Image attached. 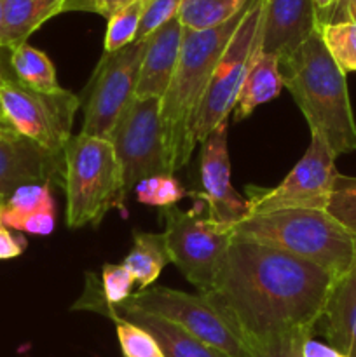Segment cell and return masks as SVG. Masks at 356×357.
<instances>
[{
    "label": "cell",
    "instance_id": "6da1fadb",
    "mask_svg": "<svg viewBox=\"0 0 356 357\" xmlns=\"http://www.w3.org/2000/svg\"><path fill=\"white\" fill-rule=\"evenodd\" d=\"M337 282L332 272L276 248L232 237L205 296L246 349L316 330Z\"/></svg>",
    "mask_w": 356,
    "mask_h": 357
},
{
    "label": "cell",
    "instance_id": "7a4b0ae2",
    "mask_svg": "<svg viewBox=\"0 0 356 357\" xmlns=\"http://www.w3.org/2000/svg\"><path fill=\"white\" fill-rule=\"evenodd\" d=\"M283 86L309 124L311 135L327 142L335 157L356 150V121L346 73L314 31L292 54L279 59Z\"/></svg>",
    "mask_w": 356,
    "mask_h": 357
},
{
    "label": "cell",
    "instance_id": "3957f363",
    "mask_svg": "<svg viewBox=\"0 0 356 357\" xmlns=\"http://www.w3.org/2000/svg\"><path fill=\"white\" fill-rule=\"evenodd\" d=\"M250 2L236 16L208 30L184 28L181 49L171 82L161 98V126L168 171L175 174L187 166L195 145L191 126L205 98L220 56L225 51L234 31L246 14Z\"/></svg>",
    "mask_w": 356,
    "mask_h": 357
},
{
    "label": "cell",
    "instance_id": "277c9868",
    "mask_svg": "<svg viewBox=\"0 0 356 357\" xmlns=\"http://www.w3.org/2000/svg\"><path fill=\"white\" fill-rule=\"evenodd\" d=\"M232 232L241 239L320 265L337 279L356 264V237L327 209H283L248 215L234 223Z\"/></svg>",
    "mask_w": 356,
    "mask_h": 357
},
{
    "label": "cell",
    "instance_id": "5b68a950",
    "mask_svg": "<svg viewBox=\"0 0 356 357\" xmlns=\"http://www.w3.org/2000/svg\"><path fill=\"white\" fill-rule=\"evenodd\" d=\"M66 225H100L110 209L124 208L128 195L115 150L108 139L77 135L63 150Z\"/></svg>",
    "mask_w": 356,
    "mask_h": 357
},
{
    "label": "cell",
    "instance_id": "8992f818",
    "mask_svg": "<svg viewBox=\"0 0 356 357\" xmlns=\"http://www.w3.org/2000/svg\"><path fill=\"white\" fill-rule=\"evenodd\" d=\"M265 7L267 0H251L243 21L220 56L205 98L192 121L191 136L194 145L205 142L216 126L229 119L230 112L236 107L251 61L262 49Z\"/></svg>",
    "mask_w": 356,
    "mask_h": 357
},
{
    "label": "cell",
    "instance_id": "52a82bcc",
    "mask_svg": "<svg viewBox=\"0 0 356 357\" xmlns=\"http://www.w3.org/2000/svg\"><path fill=\"white\" fill-rule=\"evenodd\" d=\"M0 103L6 121L17 135L61 155L72 138L73 119L80 107L77 94L66 89L54 94L37 93L6 72L0 80Z\"/></svg>",
    "mask_w": 356,
    "mask_h": 357
},
{
    "label": "cell",
    "instance_id": "ba28073f",
    "mask_svg": "<svg viewBox=\"0 0 356 357\" xmlns=\"http://www.w3.org/2000/svg\"><path fill=\"white\" fill-rule=\"evenodd\" d=\"M166 230L164 243L171 264L177 265L191 284L206 293L212 288L227 253L234 232L230 225L201 218L195 211L175 208L163 209Z\"/></svg>",
    "mask_w": 356,
    "mask_h": 357
},
{
    "label": "cell",
    "instance_id": "9c48e42d",
    "mask_svg": "<svg viewBox=\"0 0 356 357\" xmlns=\"http://www.w3.org/2000/svg\"><path fill=\"white\" fill-rule=\"evenodd\" d=\"M335 159L327 142L321 136L311 135L306 153L281 183L272 188L246 187L248 215L283 209H327L339 174Z\"/></svg>",
    "mask_w": 356,
    "mask_h": 357
},
{
    "label": "cell",
    "instance_id": "30bf717a",
    "mask_svg": "<svg viewBox=\"0 0 356 357\" xmlns=\"http://www.w3.org/2000/svg\"><path fill=\"white\" fill-rule=\"evenodd\" d=\"M145 49L147 40L133 42L101 56L84 107L82 135L110 139L119 119L135 98Z\"/></svg>",
    "mask_w": 356,
    "mask_h": 357
},
{
    "label": "cell",
    "instance_id": "8fae6325",
    "mask_svg": "<svg viewBox=\"0 0 356 357\" xmlns=\"http://www.w3.org/2000/svg\"><path fill=\"white\" fill-rule=\"evenodd\" d=\"M108 142L114 146L121 164L128 194L145 178L170 174L164 152L159 98H133Z\"/></svg>",
    "mask_w": 356,
    "mask_h": 357
},
{
    "label": "cell",
    "instance_id": "7c38bea8",
    "mask_svg": "<svg viewBox=\"0 0 356 357\" xmlns=\"http://www.w3.org/2000/svg\"><path fill=\"white\" fill-rule=\"evenodd\" d=\"M124 303L171 321L227 356L248 357L244 342L202 295H188L159 286L140 289Z\"/></svg>",
    "mask_w": 356,
    "mask_h": 357
},
{
    "label": "cell",
    "instance_id": "4fadbf2b",
    "mask_svg": "<svg viewBox=\"0 0 356 357\" xmlns=\"http://www.w3.org/2000/svg\"><path fill=\"white\" fill-rule=\"evenodd\" d=\"M73 309L91 310V312L107 316L112 321L122 319L135 324V326H140L147 333L152 335L154 340L159 344L161 351L166 357H230L225 352L205 344L198 337L185 331L184 328L177 326L171 321L164 319V317L140 310L136 307L128 305V303H121V305L115 307L107 305L98 295L93 275H87L86 289H84L82 296L77 300Z\"/></svg>",
    "mask_w": 356,
    "mask_h": 357
},
{
    "label": "cell",
    "instance_id": "5bb4252c",
    "mask_svg": "<svg viewBox=\"0 0 356 357\" xmlns=\"http://www.w3.org/2000/svg\"><path fill=\"white\" fill-rule=\"evenodd\" d=\"M229 124L223 121L201 143V183L208 218L230 225L248 216V201L230 185V160L227 149Z\"/></svg>",
    "mask_w": 356,
    "mask_h": 357
},
{
    "label": "cell",
    "instance_id": "9a60e30c",
    "mask_svg": "<svg viewBox=\"0 0 356 357\" xmlns=\"http://www.w3.org/2000/svg\"><path fill=\"white\" fill-rule=\"evenodd\" d=\"M63 153H51L24 136L0 139V206L21 187L63 180Z\"/></svg>",
    "mask_w": 356,
    "mask_h": 357
},
{
    "label": "cell",
    "instance_id": "2e32d148",
    "mask_svg": "<svg viewBox=\"0 0 356 357\" xmlns=\"http://www.w3.org/2000/svg\"><path fill=\"white\" fill-rule=\"evenodd\" d=\"M316 30L318 13L313 0H267L262 51L281 59Z\"/></svg>",
    "mask_w": 356,
    "mask_h": 357
},
{
    "label": "cell",
    "instance_id": "e0dca14e",
    "mask_svg": "<svg viewBox=\"0 0 356 357\" xmlns=\"http://www.w3.org/2000/svg\"><path fill=\"white\" fill-rule=\"evenodd\" d=\"M184 26L175 17L147 38L135 96L140 100L163 98L171 82L181 49Z\"/></svg>",
    "mask_w": 356,
    "mask_h": 357
},
{
    "label": "cell",
    "instance_id": "ac0fdd59",
    "mask_svg": "<svg viewBox=\"0 0 356 357\" xmlns=\"http://www.w3.org/2000/svg\"><path fill=\"white\" fill-rule=\"evenodd\" d=\"M318 326L328 345L346 357H356V264L337 279Z\"/></svg>",
    "mask_w": 356,
    "mask_h": 357
},
{
    "label": "cell",
    "instance_id": "d6986e66",
    "mask_svg": "<svg viewBox=\"0 0 356 357\" xmlns=\"http://www.w3.org/2000/svg\"><path fill=\"white\" fill-rule=\"evenodd\" d=\"M0 222L17 232L49 236L56 227L51 185H27L17 188L0 206Z\"/></svg>",
    "mask_w": 356,
    "mask_h": 357
},
{
    "label": "cell",
    "instance_id": "ffe728a7",
    "mask_svg": "<svg viewBox=\"0 0 356 357\" xmlns=\"http://www.w3.org/2000/svg\"><path fill=\"white\" fill-rule=\"evenodd\" d=\"M283 77L279 70V59L276 56L258 51L251 61L248 75L241 86L236 107H234V121L239 122L250 117L262 103L274 100L283 89Z\"/></svg>",
    "mask_w": 356,
    "mask_h": 357
},
{
    "label": "cell",
    "instance_id": "44dd1931",
    "mask_svg": "<svg viewBox=\"0 0 356 357\" xmlns=\"http://www.w3.org/2000/svg\"><path fill=\"white\" fill-rule=\"evenodd\" d=\"M66 0H3V49L27 44L45 21L63 13Z\"/></svg>",
    "mask_w": 356,
    "mask_h": 357
},
{
    "label": "cell",
    "instance_id": "7402d4cb",
    "mask_svg": "<svg viewBox=\"0 0 356 357\" xmlns=\"http://www.w3.org/2000/svg\"><path fill=\"white\" fill-rule=\"evenodd\" d=\"M9 66L13 77L20 84L42 94H54L61 91L56 68L51 59L40 49L30 44H21L9 51Z\"/></svg>",
    "mask_w": 356,
    "mask_h": 357
},
{
    "label": "cell",
    "instance_id": "603a6c76",
    "mask_svg": "<svg viewBox=\"0 0 356 357\" xmlns=\"http://www.w3.org/2000/svg\"><path fill=\"white\" fill-rule=\"evenodd\" d=\"M122 264L131 272L135 282L140 284V289L152 286L163 268L171 264L163 234L140 232V230L135 232L133 250L129 251Z\"/></svg>",
    "mask_w": 356,
    "mask_h": 357
},
{
    "label": "cell",
    "instance_id": "cb8c5ba5",
    "mask_svg": "<svg viewBox=\"0 0 356 357\" xmlns=\"http://www.w3.org/2000/svg\"><path fill=\"white\" fill-rule=\"evenodd\" d=\"M250 0H181L180 20L187 30H208L236 16Z\"/></svg>",
    "mask_w": 356,
    "mask_h": 357
},
{
    "label": "cell",
    "instance_id": "d4e9b609",
    "mask_svg": "<svg viewBox=\"0 0 356 357\" xmlns=\"http://www.w3.org/2000/svg\"><path fill=\"white\" fill-rule=\"evenodd\" d=\"M318 31L339 68L346 75L356 72V23H325Z\"/></svg>",
    "mask_w": 356,
    "mask_h": 357
},
{
    "label": "cell",
    "instance_id": "484cf974",
    "mask_svg": "<svg viewBox=\"0 0 356 357\" xmlns=\"http://www.w3.org/2000/svg\"><path fill=\"white\" fill-rule=\"evenodd\" d=\"M145 6L147 0H136V2L129 3L124 9L119 10V13H115L110 20H107L103 54H112V52L135 42Z\"/></svg>",
    "mask_w": 356,
    "mask_h": 357
},
{
    "label": "cell",
    "instance_id": "4316f807",
    "mask_svg": "<svg viewBox=\"0 0 356 357\" xmlns=\"http://www.w3.org/2000/svg\"><path fill=\"white\" fill-rule=\"evenodd\" d=\"M135 190L138 202L161 209L177 206L178 201H181L187 194L175 174H156L145 178L136 185Z\"/></svg>",
    "mask_w": 356,
    "mask_h": 357
},
{
    "label": "cell",
    "instance_id": "83f0119b",
    "mask_svg": "<svg viewBox=\"0 0 356 357\" xmlns=\"http://www.w3.org/2000/svg\"><path fill=\"white\" fill-rule=\"evenodd\" d=\"M327 211L356 237V178L337 174Z\"/></svg>",
    "mask_w": 356,
    "mask_h": 357
},
{
    "label": "cell",
    "instance_id": "f1b7e54d",
    "mask_svg": "<svg viewBox=\"0 0 356 357\" xmlns=\"http://www.w3.org/2000/svg\"><path fill=\"white\" fill-rule=\"evenodd\" d=\"M94 282H96V291L100 298L107 305L115 307L124 303L133 295L135 279L131 272L124 267V264H107L101 268L100 281L94 278Z\"/></svg>",
    "mask_w": 356,
    "mask_h": 357
},
{
    "label": "cell",
    "instance_id": "f546056e",
    "mask_svg": "<svg viewBox=\"0 0 356 357\" xmlns=\"http://www.w3.org/2000/svg\"><path fill=\"white\" fill-rule=\"evenodd\" d=\"M117 326L119 347L124 357H166L152 335L128 321H114Z\"/></svg>",
    "mask_w": 356,
    "mask_h": 357
},
{
    "label": "cell",
    "instance_id": "4dcf8cb0",
    "mask_svg": "<svg viewBox=\"0 0 356 357\" xmlns=\"http://www.w3.org/2000/svg\"><path fill=\"white\" fill-rule=\"evenodd\" d=\"M181 0H147L135 42H143L156 33L161 26L178 17Z\"/></svg>",
    "mask_w": 356,
    "mask_h": 357
},
{
    "label": "cell",
    "instance_id": "1f68e13d",
    "mask_svg": "<svg viewBox=\"0 0 356 357\" xmlns=\"http://www.w3.org/2000/svg\"><path fill=\"white\" fill-rule=\"evenodd\" d=\"M311 337L313 331H293L271 338L248 349V357H302L304 342Z\"/></svg>",
    "mask_w": 356,
    "mask_h": 357
},
{
    "label": "cell",
    "instance_id": "d6a6232c",
    "mask_svg": "<svg viewBox=\"0 0 356 357\" xmlns=\"http://www.w3.org/2000/svg\"><path fill=\"white\" fill-rule=\"evenodd\" d=\"M136 0H66L63 13H94L110 20L115 13Z\"/></svg>",
    "mask_w": 356,
    "mask_h": 357
},
{
    "label": "cell",
    "instance_id": "836d02e7",
    "mask_svg": "<svg viewBox=\"0 0 356 357\" xmlns=\"http://www.w3.org/2000/svg\"><path fill=\"white\" fill-rule=\"evenodd\" d=\"M24 243L23 237H17L10 232V229H7L2 222H0V260H10V258L20 257L24 251Z\"/></svg>",
    "mask_w": 356,
    "mask_h": 357
},
{
    "label": "cell",
    "instance_id": "e575fe53",
    "mask_svg": "<svg viewBox=\"0 0 356 357\" xmlns=\"http://www.w3.org/2000/svg\"><path fill=\"white\" fill-rule=\"evenodd\" d=\"M325 23H356V0H337L334 9L320 24Z\"/></svg>",
    "mask_w": 356,
    "mask_h": 357
},
{
    "label": "cell",
    "instance_id": "d590c367",
    "mask_svg": "<svg viewBox=\"0 0 356 357\" xmlns=\"http://www.w3.org/2000/svg\"><path fill=\"white\" fill-rule=\"evenodd\" d=\"M302 357H346V356L342 354V352H339L337 349L332 347V345L321 344V342L313 340V337H311L304 342Z\"/></svg>",
    "mask_w": 356,
    "mask_h": 357
},
{
    "label": "cell",
    "instance_id": "8d00e7d4",
    "mask_svg": "<svg viewBox=\"0 0 356 357\" xmlns=\"http://www.w3.org/2000/svg\"><path fill=\"white\" fill-rule=\"evenodd\" d=\"M313 2H314V7H316V13H318V24H320V23H323L325 17L328 16V13L334 9V6L337 0H313Z\"/></svg>",
    "mask_w": 356,
    "mask_h": 357
},
{
    "label": "cell",
    "instance_id": "74e56055",
    "mask_svg": "<svg viewBox=\"0 0 356 357\" xmlns=\"http://www.w3.org/2000/svg\"><path fill=\"white\" fill-rule=\"evenodd\" d=\"M16 136H20V135H17L16 129H14L13 126L7 124V122H2V121H0V139L16 138Z\"/></svg>",
    "mask_w": 356,
    "mask_h": 357
},
{
    "label": "cell",
    "instance_id": "f35d334b",
    "mask_svg": "<svg viewBox=\"0 0 356 357\" xmlns=\"http://www.w3.org/2000/svg\"><path fill=\"white\" fill-rule=\"evenodd\" d=\"M3 49V0H0V51Z\"/></svg>",
    "mask_w": 356,
    "mask_h": 357
},
{
    "label": "cell",
    "instance_id": "ab89813d",
    "mask_svg": "<svg viewBox=\"0 0 356 357\" xmlns=\"http://www.w3.org/2000/svg\"><path fill=\"white\" fill-rule=\"evenodd\" d=\"M3 73H6V70H3L2 66H0V80H2ZM0 121H2V122H7V121H6V115H3V110H2V103H0ZM7 124H9V122H7Z\"/></svg>",
    "mask_w": 356,
    "mask_h": 357
}]
</instances>
